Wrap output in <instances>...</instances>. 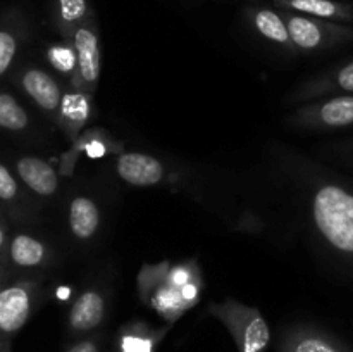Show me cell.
Returning <instances> with one entry per match:
<instances>
[{"label": "cell", "mask_w": 353, "mask_h": 352, "mask_svg": "<svg viewBox=\"0 0 353 352\" xmlns=\"http://www.w3.org/2000/svg\"><path fill=\"white\" fill-rule=\"evenodd\" d=\"M207 313L226 326L238 352H265L271 342V330L261 309L236 299L210 302Z\"/></svg>", "instance_id": "obj_1"}, {"label": "cell", "mask_w": 353, "mask_h": 352, "mask_svg": "<svg viewBox=\"0 0 353 352\" xmlns=\"http://www.w3.org/2000/svg\"><path fill=\"white\" fill-rule=\"evenodd\" d=\"M314 221L331 245L353 252V195L334 185L316 192L312 202Z\"/></svg>", "instance_id": "obj_2"}, {"label": "cell", "mask_w": 353, "mask_h": 352, "mask_svg": "<svg viewBox=\"0 0 353 352\" xmlns=\"http://www.w3.org/2000/svg\"><path fill=\"white\" fill-rule=\"evenodd\" d=\"M45 299L40 280H19L0 286V340H10Z\"/></svg>", "instance_id": "obj_3"}, {"label": "cell", "mask_w": 353, "mask_h": 352, "mask_svg": "<svg viewBox=\"0 0 353 352\" xmlns=\"http://www.w3.org/2000/svg\"><path fill=\"white\" fill-rule=\"evenodd\" d=\"M78 57V69L69 86L93 95L100 79V40L95 26L83 23L72 31L71 40Z\"/></svg>", "instance_id": "obj_4"}, {"label": "cell", "mask_w": 353, "mask_h": 352, "mask_svg": "<svg viewBox=\"0 0 353 352\" xmlns=\"http://www.w3.org/2000/svg\"><path fill=\"white\" fill-rule=\"evenodd\" d=\"M107 314L105 295L99 289H86L76 297L68 314V335L81 338L102 326Z\"/></svg>", "instance_id": "obj_5"}, {"label": "cell", "mask_w": 353, "mask_h": 352, "mask_svg": "<svg viewBox=\"0 0 353 352\" xmlns=\"http://www.w3.org/2000/svg\"><path fill=\"white\" fill-rule=\"evenodd\" d=\"M16 83L43 113L55 119L62 99V88L54 76L40 68L26 66V68L19 69Z\"/></svg>", "instance_id": "obj_6"}, {"label": "cell", "mask_w": 353, "mask_h": 352, "mask_svg": "<svg viewBox=\"0 0 353 352\" xmlns=\"http://www.w3.org/2000/svg\"><path fill=\"white\" fill-rule=\"evenodd\" d=\"M93 114V95L83 92V90H74L69 86L65 92H62L61 104H59L57 116H55V124L61 128L64 137L69 141H74L86 126Z\"/></svg>", "instance_id": "obj_7"}, {"label": "cell", "mask_w": 353, "mask_h": 352, "mask_svg": "<svg viewBox=\"0 0 353 352\" xmlns=\"http://www.w3.org/2000/svg\"><path fill=\"white\" fill-rule=\"evenodd\" d=\"M116 171L123 182L133 186H154L165 179V169L154 155L126 152L116 161Z\"/></svg>", "instance_id": "obj_8"}, {"label": "cell", "mask_w": 353, "mask_h": 352, "mask_svg": "<svg viewBox=\"0 0 353 352\" xmlns=\"http://www.w3.org/2000/svg\"><path fill=\"white\" fill-rule=\"evenodd\" d=\"M121 150H123V141L114 140L107 131L100 128L86 130L72 141L71 150L62 155L61 171L62 175H71L79 154L88 155L90 159H99L107 154H121Z\"/></svg>", "instance_id": "obj_9"}, {"label": "cell", "mask_w": 353, "mask_h": 352, "mask_svg": "<svg viewBox=\"0 0 353 352\" xmlns=\"http://www.w3.org/2000/svg\"><path fill=\"white\" fill-rule=\"evenodd\" d=\"M169 331L168 326H154L141 320L130 321L117 330L114 352H157Z\"/></svg>", "instance_id": "obj_10"}, {"label": "cell", "mask_w": 353, "mask_h": 352, "mask_svg": "<svg viewBox=\"0 0 353 352\" xmlns=\"http://www.w3.org/2000/svg\"><path fill=\"white\" fill-rule=\"evenodd\" d=\"M54 259V252L40 238L30 233H14L9 238L7 264L19 269H40L48 266Z\"/></svg>", "instance_id": "obj_11"}, {"label": "cell", "mask_w": 353, "mask_h": 352, "mask_svg": "<svg viewBox=\"0 0 353 352\" xmlns=\"http://www.w3.org/2000/svg\"><path fill=\"white\" fill-rule=\"evenodd\" d=\"M16 173L21 182L38 197H52L59 188V176L54 166L45 159L24 155L16 161Z\"/></svg>", "instance_id": "obj_12"}, {"label": "cell", "mask_w": 353, "mask_h": 352, "mask_svg": "<svg viewBox=\"0 0 353 352\" xmlns=\"http://www.w3.org/2000/svg\"><path fill=\"white\" fill-rule=\"evenodd\" d=\"M278 352H350L338 340L310 330V328H292L285 331L279 340Z\"/></svg>", "instance_id": "obj_13"}, {"label": "cell", "mask_w": 353, "mask_h": 352, "mask_svg": "<svg viewBox=\"0 0 353 352\" xmlns=\"http://www.w3.org/2000/svg\"><path fill=\"white\" fill-rule=\"evenodd\" d=\"M293 121H317L324 126H347L353 123V97H334L319 107H305L299 110Z\"/></svg>", "instance_id": "obj_14"}, {"label": "cell", "mask_w": 353, "mask_h": 352, "mask_svg": "<svg viewBox=\"0 0 353 352\" xmlns=\"http://www.w3.org/2000/svg\"><path fill=\"white\" fill-rule=\"evenodd\" d=\"M69 230L78 240H90L99 231L100 211L93 199L78 195L69 204Z\"/></svg>", "instance_id": "obj_15"}, {"label": "cell", "mask_w": 353, "mask_h": 352, "mask_svg": "<svg viewBox=\"0 0 353 352\" xmlns=\"http://www.w3.org/2000/svg\"><path fill=\"white\" fill-rule=\"evenodd\" d=\"M286 28H288L290 40L293 47L300 50H316L326 40V26L321 21L309 19L303 16H283Z\"/></svg>", "instance_id": "obj_16"}, {"label": "cell", "mask_w": 353, "mask_h": 352, "mask_svg": "<svg viewBox=\"0 0 353 352\" xmlns=\"http://www.w3.org/2000/svg\"><path fill=\"white\" fill-rule=\"evenodd\" d=\"M145 304L150 309H154L159 316L164 317L169 324L176 323L188 311L186 304L183 302L181 295H179V290L169 285L165 280L152 292V295L148 297Z\"/></svg>", "instance_id": "obj_17"}, {"label": "cell", "mask_w": 353, "mask_h": 352, "mask_svg": "<svg viewBox=\"0 0 353 352\" xmlns=\"http://www.w3.org/2000/svg\"><path fill=\"white\" fill-rule=\"evenodd\" d=\"M0 206H6L10 214H17L19 219H28V211L31 209L30 199L26 193H23L16 176L2 162H0Z\"/></svg>", "instance_id": "obj_18"}, {"label": "cell", "mask_w": 353, "mask_h": 352, "mask_svg": "<svg viewBox=\"0 0 353 352\" xmlns=\"http://www.w3.org/2000/svg\"><path fill=\"white\" fill-rule=\"evenodd\" d=\"M254 26L265 40L272 43L293 50V43L290 40L288 28H286L285 19L278 12L271 9H259L254 12Z\"/></svg>", "instance_id": "obj_19"}, {"label": "cell", "mask_w": 353, "mask_h": 352, "mask_svg": "<svg viewBox=\"0 0 353 352\" xmlns=\"http://www.w3.org/2000/svg\"><path fill=\"white\" fill-rule=\"evenodd\" d=\"M285 9L299 10L316 17H350V7H345L333 0H276Z\"/></svg>", "instance_id": "obj_20"}, {"label": "cell", "mask_w": 353, "mask_h": 352, "mask_svg": "<svg viewBox=\"0 0 353 352\" xmlns=\"http://www.w3.org/2000/svg\"><path fill=\"white\" fill-rule=\"evenodd\" d=\"M30 126V116L10 93L0 92V130L19 133Z\"/></svg>", "instance_id": "obj_21"}, {"label": "cell", "mask_w": 353, "mask_h": 352, "mask_svg": "<svg viewBox=\"0 0 353 352\" xmlns=\"http://www.w3.org/2000/svg\"><path fill=\"white\" fill-rule=\"evenodd\" d=\"M57 12H59V28L62 35L68 40H71V35L79 24L85 23L86 14H88V6L86 0H57Z\"/></svg>", "instance_id": "obj_22"}, {"label": "cell", "mask_w": 353, "mask_h": 352, "mask_svg": "<svg viewBox=\"0 0 353 352\" xmlns=\"http://www.w3.org/2000/svg\"><path fill=\"white\" fill-rule=\"evenodd\" d=\"M47 61L59 75L65 76L69 81L74 78L76 69H78V57H76V50L71 41L48 47Z\"/></svg>", "instance_id": "obj_23"}, {"label": "cell", "mask_w": 353, "mask_h": 352, "mask_svg": "<svg viewBox=\"0 0 353 352\" xmlns=\"http://www.w3.org/2000/svg\"><path fill=\"white\" fill-rule=\"evenodd\" d=\"M171 262L162 261L159 264H145L138 273V293L143 302H147L155 289L165 280Z\"/></svg>", "instance_id": "obj_24"}, {"label": "cell", "mask_w": 353, "mask_h": 352, "mask_svg": "<svg viewBox=\"0 0 353 352\" xmlns=\"http://www.w3.org/2000/svg\"><path fill=\"white\" fill-rule=\"evenodd\" d=\"M21 48V37L12 28H0V76L6 75L16 61Z\"/></svg>", "instance_id": "obj_25"}, {"label": "cell", "mask_w": 353, "mask_h": 352, "mask_svg": "<svg viewBox=\"0 0 353 352\" xmlns=\"http://www.w3.org/2000/svg\"><path fill=\"white\" fill-rule=\"evenodd\" d=\"M202 276V269H200L199 262L195 259H188L179 264H171L168 275H165V282L174 289H181L183 285L190 283L192 280L200 278Z\"/></svg>", "instance_id": "obj_26"}, {"label": "cell", "mask_w": 353, "mask_h": 352, "mask_svg": "<svg viewBox=\"0 0 353 352\" xmlns=\"http://www.w3.org/2000/svg\"><path fill=\"white\" fill-rule=\"evenodd\" d=\"M102 347V338L99 335H86V337L76 338L65 352H100Z\"/></svg>", "instance_id": "obj_27"}, {"label": "cell", "mask_w": 353, "mask_h": 352, "mask_svg": "<svg viewBox=\"0 0 353 352\" xmlns=\"http://www.w3.org/2000/svg\"><path fill=\"white\" fill-rule=\"evenodd\" d=\"M9 230H7V224L3 221V216L0 214V262L9 269L7 264V248H9Z\"/></svg>", "instance_id": "obj_28"}, {"label": "cell", "mask_w": 353, "mask_h": 352, "mask_svg": "<svg viewBox=\"0 0 353 352\" xmlns=\"http://www.w3.org/2000/svg\"><path fill=\"white\" fill-rule=\"evenodd\" d=\"M336 83L340 88L347 90V92H353V62L345 66V68L338 72Z\"/></svg>", "instance_id": "obj_29"}, {"label": "cell", "mask_w": 353, "mask_h": 352, "mask_svg": "<svg viewBox=\"0 0 353 352\" xmlns=\"http://www.w3.org/2000/svg\"><path fill=\"white\" fill-rule=\"evenodd\" d=\"M9 280V269L0 262V286L6 285V282Z\"/></svg>", "instance_id": "obj_30"}, {"label": "cell", "mask_w": 353, "mask_h": 352, "mask_svg": "<svg viewBox=\"0 0 353 352\" xmlns=\"http://www.w3.org/2000/svg\"><path fill=\"white\" fill-rule=\"evenodd\" d=\"M0 352H12V344H10V340H0Z\"/></svg>", "instance_id": "obj_31"}, {"label": "cell", "mask_w": 353, "mask_h": 352, "mask_svg": "<svg viewBox=\"0 0 353 352\" xmlns=\"http://www.w3.org/2000/svg\"><path fill=\"white\" fill-rule=\"evenodd\" d=\"M0 214H2V216H3V209H2V206H0Z\"/></svg>", "instance_id": "obj_32"}]
</instances>
